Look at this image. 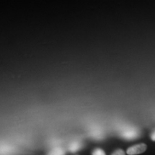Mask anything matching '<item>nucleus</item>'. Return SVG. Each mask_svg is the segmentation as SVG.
<instances>
[{"mask_svg": "<svg viewBox=\"0 0 155 155\" xmlns=\"http://www.w3.org/2000/svg\"><path fill=\"white\" fill-rule=\"evenodd\" d=\"M92 155H106V153L102 149L96 148L93 151Z\"/></svg>", "mask_w": 155, "mask_h": 155, "instance_id": "3", "label": "nucleus"}, {"mask_svg": "<svg viewBox=\"0 0 155 155\" xmlns=\"http://www.w3.org/2000/svg\"><path fill=\"white\" fill-rule=\"evenodd\" d=\"M111 155H126V154H125V152H124V150H120L119 149V150H116Z\"/></svg>", "mask_w": 155, "mask_h": 155, "instance_id": "5", "label": "nucleus"}, {"mask_svg": "<svg viewBox=\"0 0 155 155\" xmlns=\"http://www.w3.org/2000/svg\"><path fill=\"white\" fill-rule=\"evenodd\" d=\"M151 139H152V141H155V131L152 134V135H151Z\"/></svg>", "mask_w": 155, "mask_h": 155, "instance_id": "6", "label": "nucleus"}, {"mask_svg": "<svg viewBox=\"0 0 155 155\" xmlns=\"http://www.w3.org/2000/svg\"><path fill=\"white\" fill-rule=\"evenodd\" d=\"M147 145L143 144V143L134 145V146L127 149V153L129 155H137L141 154V153L144 152L147 150Z\"/></svg>", "mask_w": 155, "mask_h": 155, "instance_id": "1", "label": "nucleus"}, {"mask_svg": "<svg viewBox=\"0 0 155 155\" xmlns=\"http://www.w3.org/2000/svg\"><path fill=\"white\" fill-rule=\"evenodd\" d=\"M65 152L62 148L57 147V148L53 149V150L50 152L48 155H65Z\"/></svg>", "mask_w": 155, "mask_h": 155, "instance_id": "2", "label": "nucleus"}, {"mask_svg": "<svg viewBox=\"0 0 155 155\" xmlns=\"http://www.w3.org/2000/svg\"><path fill=\"white\" fill-rule=\"evenodd\" d=\"M73 145H74L73 147H70V150H71L72 152H75V151L78 150L80 148V145H78V143H74Z\"/></svg>", "mask_w": 155, "mask_h": 155, "instance_id": "4", "label": "nucleus"}]
</instances>
